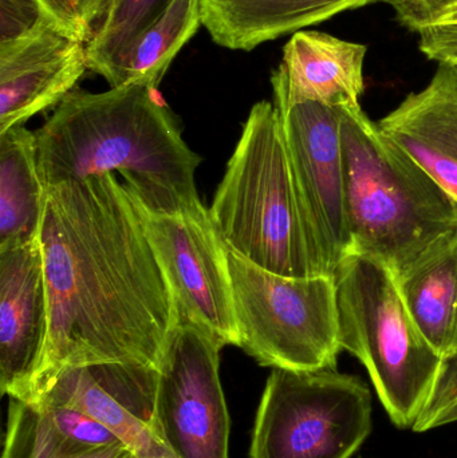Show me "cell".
Segmentation results:
<instances>
[{"label": "cell", "mask_w": 457, "mask_h": 458, "mask_svg": "<svg viewBox=\"0 0 457 458\" xmlns=\"http://www.w3.org/2000/svg\"><path fill=\"white\" fill-rule=\"evenodd\" d=\"M165 0H107L86 43L88 67L114 85L121 62L142 27L160 10Z\"/></svg>", "instance_id": "44dd1931"}, {"label": "cell", "mask_w": 457, "mask_h": 458, "mask_svg": "<svg viewBox=\"0 0 457 458\" xmlns=\"http://www.w3.org/2000/svg\"><path fill=\"white\" fill-rule=\"evenodd\" d=\"M442 24H457V7H453V10L445 13L434 26H442Z\"/></svg>", "instance_id": "4316f807"}, {"label": "cell", "mask_w": 457, "mask_h": 458, "mask_svg": "<svg viewBox=\"0 0 457 458\" xmlns=\"http://www.w3.org/2000/svg\"><path fill=\"white\" fill-rule=\"evenodd\" d=\"M333 277L341 349L365 366L394 424L412 429L439 376L442 355L419 330L383 261L348 255Z\"/></svg>", "instance_id": "5b68a950"}, {"label": "cell", "mask_w": 457, "mask_h": 458, "mask_svg": "<svg viewBox=\"0 0 457 458\" xmlns=\"http://www.w3.org/2000/svg\"><path fill=\"white\" fill-rule=\"evenodd\" d=\"M107 0H38L48 21L64 34L88 43Z\"/></svg>", "instance_id": "603a6c76"}, {"label": "cell", "mask_w": 457, "mask_h": 458, "mask_svg": "<svg viewBox=\"0 0 457 458\" xmlns=\"http://www.w3.org/2000/svg\"><path fill=\"white\" fill-rule=\"evenodd\" d=\"M222 347L177 325L158 368L156 424L174 458H230L231 420L220 382Z\"/></svg>", "instance_id": "30bf717a"}, {"label": "cell", "mask_w": 457, "mask_h": 458, "mask_svg": "<svg viewBox=\"0 0 457 458\" xmlns=\"http://www.w3.org/2000/svg\"><path fill=\"white\" fill-rule=\"evenodd\" d=\"M157 384L158 369L149 366H74L59 371L32 403L86 414L139 458H174L157 433Z\"/></svg>", "instance_id": "8fae6325"}, {"label": "cell", "mask_w": 457, "mask_h": 458, "mask_svg": "<svg viewBox=\"0 0 457 458\" xmlns=\"http://www.w3.org/2000/svg\"><path fill=\"white\" fill-rule=\"evenodd\" d=\"M48 335V301L39 239L0 250V389L30 401Z\"/></svg>", "instance_id": "4fadbf2b"}, {"label": "cell", "mask_w": 457, "mask_h": 458, "mask_svg": "<svg viewBox=\"0 0 457 458\" xmlns=\"http://www.w3.org/2000/svg\"><path fill=\"white\" fill-rule=\"evenodd\" d=\"M239 346L260 366L284 370L337 369V291L327 275L292 277L228 250Z\"/></svg>", "instance_id": "8992f818"}, {"label": "cell", "mask_w": 457, "mask_h": 458, "mask_svg": "<svg viewBox=\"0 0 457 458\" xmlns=\"http://www.w3.org/2000/svg\"><path fill=\"white\" fill-rule=\"evenodd\" d=\"M394 272L427 341L443 360L457 352V227L440 234Z\"/></svg>", "instance_id": "e0dca14e"}, {"label": "cell", "mask_w": 457, "mask_h": 458, "mask_svg": "<svg viewBox=\"0 0 457 458\" xmlns=\"http://www.w3.org/2000/svg\"><path fill=\"white\" fill-rule=\"evenodd\" d=\"M123 444L74 409L10 398L2 458H91Z\"/></svg>", "instance_id": "ac0fdd59"}, {"label": "cell", "mask_w": 457, "mask_h": 458, "mask_svg": "<svg viewBox=\"0 0 457 458\" xmlns=\"http://www.w3.org/2000/svg\"><path fill=\"white\" fill-rule=\"evenodd\" d=\"M372 393L360 377L273 369L250 458H351L372 433Z\"/></svg>", "instance_id": "52a82bcc"}, {"label": "cell", "mask_w": 457, "mask_h": 458, "mask_svg": "<svg viewBox=\"0 0 457 458\" xmlns=\"http://www.w3.org/2000/svg\"><path fill=\"white\" fill-rule=\"evenodd\" d=\"M140 207L173 293L177 325L201 331L222 349L238 347L228 250L208 209L201 206L180 214H155Z\"/></svg>", "instance_id": "9c48e42d"}, {"label": "cell", "mask_w": 457, "mask_h": 458, "mask_svg": "<svg viewBox=\"0 0 457 458\" xmlns=\"http://www.w3.org/2000/svg\"><path fill=\"white\" fill-rule=\"evenodd\" d=\"M45 206L37 134L24 125L11 128L0 134V250L39 239Z\"/></svg>", "instance_id": "d6986e66"}, {"label": "cell", "mask_w": 457, "mask_h": 458, "mask_svg": "<svg viewBox=\"0 0 457 458\" xmlns=\"http://www.w3.org/2000/svg\"><path fill=\"white\" fill-rule=\"evenodd\" d=\"M35 134L46 190L118 172L148 211L180 214L203 206L195 179L203 158L188 147L152 86L75 89Z\"/></svg>", "instance_id": "7a4b0ae2"}, {"label": "cell", "mask_w": 457, "mask_h": 458, "mask_svg": "<svg viewBox=\"0 0 457 458\" xmlns=\"http://www.w3.org/2000/svg\"><path fill=\"white\" fill-rule=\"evenodd\" d=\"M200 24L201 0H165L134 38L112 88L144 83L157 89L172 62Z\"/></svg>", "instance_id": "ffe728a7"}, {"label": "cell", "mask_w": 457, "mask_h": 458, "mask_svg": "<svg viewBox=\"0 0 457 458\" xmlns=\"http://www.w3.org/2000/svg\"><path fill=\"white\" fill-rule=\"evenodd\" d=\"M391 5L396 21L410 32L420 34L434 26L448 11L457 7V0H381Z\"/></svg>", "instance_id": "cb8c5ba5"}, {"label": "cell", "mask_w": 457, "mask_h": 458, "mask_svg": "<svg viewBox=\"0 0 457 458\" xmlns=\"http://www.w3.org/2000/svg\"><path fill=\"white\" fill-rule=\"evenodd\" d=\"M273 91L309 242L321 274L333 276L351 244L341 112L318 102L292 101L278 88Z\"/></svg>", "instance_id": "ba28073f"}, {"label": "cell", "mask_w": 457, "mask_h": 458, "mask_svg": "<svg viewBox=\"0 0 457 458\" xmlns=\"http://www.w3.org/2000/svg\"><path fill=\"white\" fill-rule=\"evenodd\" d=\"M377 123L457 201V66L437 64L426 88Z\"/></svg>", "instance_id": "5bb4252c"}, {"label": "cell", "mask_w": 457, "mask_h": 458, "mask_svg": "<svg viewBox=\"0 0 457 458\" xmlns=\"http://www.w3.org/2000/svg\"><path fill=\"white\" fill-rule=\"evenodd\" d=\"M419 37V48L429 61L457 66V24L427 27Z\"/></svg>", "instance_id": "d4e9b609"}, {"label": "cell", "mask_w": 457, "mask_h": 458, "mask_svg": "<svg viewBox=\"0 0 457 458\" xmlns=\"http://www.w3.org/2000/svg\"><path fill=\"white\" fill-rule=\"evenodd\" d=\"M91 458H139L133 452L129 451L123 444H115V445L106 446L101 452Z\"/></svg>", "instance_id": "484cf974"}, {"label": "cell", "mask_w": 457, "mask_h": 458, "mask_svg": "<svg viewBox=\"0 0 457 458\" xmlns=\"http://www.w3.org/2000/svg\"><path fill=\"white\" fill-rule=\"evenodd\" d=\"M453 422H457V352L443 360L431 395L412 430L424 433Z\"/></svg>", "instance_id": "7402d4cb"}, {"label": "cell", "mask_w": 457, "mask_h": 458, "mask_svg": "<svg viewBox=\"0 0 457 458\" xmlns=\"http://www.w3.org/2000/svg\"><path fill=\"white\" fill-rule=\"evenodd\" d=\"M367 53L361 43L325 32H295L284 46V61L271 75V85L292 101L359 106L365 90Z\"/></svg>", "instance_id": "9a60e30c"}, {"label": "cell", "mask_w": 457, "mask_h": 458, "mask_svg": "<svg viewBox=\"0 0 457 458\" xmlns=\"http://www.w3.org/2000/svg\"><path fill=\"white\" fill-rule=\"evenodd\" d=\"M86 70V43L48 21L0 42V134L58 106Z\"/></svg>", "instance_id": "7c38bea8"}, {"label": "cell", "mask_w": 457, "mask_h": 458, "mask_svg": "<svg viewBox=\"0 0 457 458\" xmlns=\"http://www.w3.org/2000/svg\"><path fill=\"white\" fill-rule=\"evenodd\" d=\"M39 242L48 335L27 403L63 369L160 368L176 306L128 187L107 174L47 188Z\"/></svg>", "instance_id": "6da1fadb"}, {"label": "cell", "mask_w": 457, "mask_h": 458, "mask_svg": "<svg viewBox=\"0 0 457 458\" xmlns=\"http://www.w3.org/2000/svg\"><path fill=\"white\" fill-rule=\"evenodd\" d=\"M378 0H201L203 26L215 43L251 51Z\"/></svg>", "instance_id": "2e32d148"}, {"label": "cell", "mask_w": 457, "mask_h": 458, "mask_svg": "<svg viewBox=\"0 0 457 458\" xmlns=\"http://www.w3.org/2000/svg\"><path fill=\"white\" fill-rule=\"evenodd\" d=\"M208 211L227 250L250 263L284 276L322 275L274 102L252 106Z\"/></svg>", "instance_id": "277c9868"}, {"label": "cell", "mask_w": 457, "mask_h": 458, "mask_svg": "<svg viewBox=\"0 0 457 458\" xmlns=\"http://www.w3.org/2000/svg\"><path fill=\"white\" fill-rule=\"evenodd\" d=\"M341 112L348 255L396 271L457 227V201L373 123L361 105Z\"/></svg>", "instance_id": "3957f363"}]
</instances>
